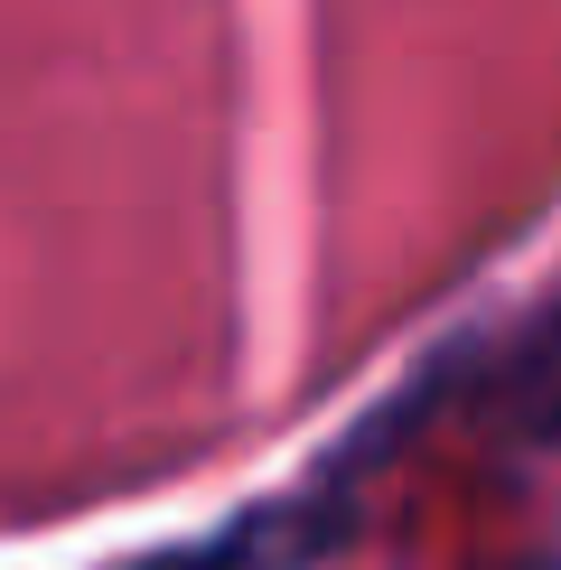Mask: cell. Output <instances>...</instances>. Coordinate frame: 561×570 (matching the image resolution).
<instances>
[{"instance_id":"cell-1","label":"cell","mask_w":561,"mask_h":570,"mask_svg":"<svg viewBox=\"0 0 561 570\" xmlns=\"http://www.w3.org/2000/svg\"><path fill=\"white\" fill-rule=\"evenodd\" d=\"M309 542H299V514H253V524H225L206 542H178V552H150L140 570H299Z\"/></svg>"},{"instance_id":"cell-2","label":"cell","mask_w":561,"mask_h":570,"mask_svg":"<svg viewBox=\"0 0 561 570\" xmlns=\"http://www.w3.org/2000/svg\"><path fill=\"white\" fill-rule=\"evenodd\" d=\"M514 421H524L533 440H552V431H561V299H552V318L533 327L524 365H514Z\"/></svg>"},{"instance_id":"cell-3","label":"cell","mask_w":561,"mask_h":570,"mask_svg":"<svg viewBox=\"0 0 561 570\" xmlns=\"http://www.w3.org/2000/svg\"><path fill=\"white\" fill-rule=\"evenodd\" d=\"M514 570H533V561H514Z\"/></svg>"}]
</instances>
